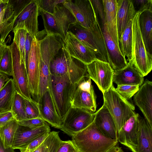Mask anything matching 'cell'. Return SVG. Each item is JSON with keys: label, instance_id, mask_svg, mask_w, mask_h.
<instances>
[{"label": "cell", "instance_id": "6da1fadb", "mask_svg": "<svg viewBox=\"0 0 152 152\" xmlns=\"http://www.w3.org/2000/svg\"><path fill=\"white\" fill-rule=\"evenodd\" d=\"M72 141L80 152H109L118 141L103 135L93 121L72 137Z\"/></svg>", "mask_w": 152, "mask_h": 152}, {"label": "cell", "instance_id": "7a4b0ae2", "mask_svg": "<svg viewBox=\"0 0 152 152\" xmlns=\"http://www.w3.org/2000/svg\"><path fill=\"white\" fill-rule=\"evenodd\" d=\"M68 31L93 52L97 59L110 64V58L98 18L90 28H85L77 22L69 26Z\"/></svg>", "mask_w": 152, "mask_h": 152}, {"label": "cell", "instance_id": "3957f363", "mask_svg": "<svg viewBox=\"0 0 152 152\" xmlns=\"http://www.w3.org/2000/svg\"><path fill=\"white\" fill-rule=\"evenodd\" d=\"M81 79L69 75L61 76L50 75L49 88L62 121L71 107L72 96L75 85Z\"/></svg>", "mask_w": 152, "mask_h": 152}, {"label": "cell", "instance_id": "277c9868", "mask_svg": "<svg viewBox=\"0 0 152 152\" xmlns=\"http://www.w3.org/2000/svg\"><path fill=\"white\" fill-rule=\"evenodd\" d=\"M63 3L56 6L53 14L40 9V15L42 18L47 35H58L64 41L69 26L77 21L72 14Z\"/></svg>", "mask_w": 152, "mask_h": 152}, {"label": "cell", "instance_id": "5b68a950", "mask_svg": "<svg viewBox=\"0 0 152 152\" xmlns=\"http://www.w3.org/2000/svg\"><path fill=\"white\" fill-rule=\"evenodd\" d=\"M137 12L132 21V58L130 62L144 77L152 69V55L147 50L141 34L139 22L140 14Z\"/></svg>", "mask_w": 152, "mask_h": 152}, {"label": "cell", "instance_id": "8992f818", "mask_svg": "<svg viewBox=\"0 0 152 152\" xmlns=\"http://www.w3.org/2000/svg\"><path fill=\"white\" fill-rule=\"evenodd\" d=\"M103 94V104L113 117L118 132L126 122L136 113L135 107L121 96L113 85Z\"/></svg>", "mask_w": 152, "mask_h": 152}, {"label": "cell", "instance_id": "52a82bcc", "mask_svg": "<svg viewBox=\"0 0 152 152\" xmlns=\"http://www.w3.org/2000/svg\"><path fill=\"white\" fill-rule=\"evenodd\" d=\"M49 68L50 74L56 76L69 75L81 78L87 73L86 65L71 57L64 45L51 60Z\"/></svg>", "mask_w": 152, "mask_h": 152}, {"label": "cell", "instance_id": "ba28073f", "mask_svg": "<svg viewBox=\"0 0 152 152\" xmlns=\"http://www.w3.org/2000/svg\"><path fill=\"white\" fill-rule=\"evenodd\" d=\"M9 46L12 61V76L15 90L24 99L31 101L33 99L29 88L26 62L21 57L19 50L14 40Z\"/></svg>", "mask_w": 152, "mask_h": 152}, {"label": "cell", "instance_id": "9c48e42d", "mask_svg": "<svg viewBox=\"0 0 152 152\" xmlns=\"http://www.w3.org/2000/svg\"><path fill=\"white\" fill-rule=\"evenodd\" d=\"M96 96L87 73L74 86L71 107L83 109L93 113L96 110Z\"/></svg>", "mask_w": 152, "mask_h": 152}, {"label": "cell", "instance_id": "30bf717a", "mask_svg": "<svg viewBox=\"0 0 152 152\" xmlns=\"http://www.w3.org/2000/svg\"><path fill=\"white\" fill-rule=\"evenodd\" d=\"M94 113L71 107L62 120L60 129L71 137L83 129L94 121Z\"/></svg>", "mask_w": 152, "mask_h": 152}, {"label": "cell", "instance_id": "8fae6325", "mask_svg": "<svg viewBox=\"0 0 152 152\" xmlns=\"http://www.w3.org/2000/svg\"><path fill=\"white\" fill-rule=\"evenodd\" d=\"M40 13L38 0H31L14 16L12 31L24 29L34 38L38 32V18Z\"/></svg>", "mask_w": 152, "mask_h": 152}, {"label": "cell", "instance_id": "7c38bea8", "mask_svg": "<svg viewBox=\"0 0 152 152\" xmlns=\"http://www.w3.org/2000/svg\"><path fill=\"white\" fill-rule=\"evenodd\" d=\"M40 58L39 41L35 37L31 42L26 67L31 96L36 100L39 94Z\"/></svg>", "mask_w": 152, "mask_h": 152}, {"label": "cell", "instance_id": "4fadbf2b", "mask_svg": "<svg viewBox=\"0 0 152 152\" xmlns=\"http://www.w3.org/2000/svg\"><path fill=\"white\" fill-rule=\"evenodd\" d=\"M63 4L73 15L77 23L85 28H91L98 19L90 0H65Z\"/></svg>", "mask_w": 152, "mask_h": 152}, {"label": "cell", "instance_id": "5bb4252c", "mask_svg": "<svg viewBox=\"0 0 152 152\" xmlns=\"http://www.w3.org/2000/svg\"><path fill=\"white\" fill-rule=\"evenodd\" d=\"M87 73L102 93L113 85L114 70L108 63L98 59L86 65Z\"/></svg>", "mask_w": 152, "mask_h": 152}, {"label": "cell", "instance_id": "9a60e30c", "mask_svg": "<svg viewBox=\"0 0 152 152\" xmlns=\"http://www.w3.org/2000/svg\"><path fill=\"white\" fill-rule=\"evenodd\" d=\"M41 118L52 126L60 129L62 121L57 112L50 90L49 89L36 100Z\"/></svg>", "mask_w": 152, "mask_h": 152}, {"label": "cell", "instance_id": "2e32d148", "mask_svg": "<svg viewBox=\"0 0 152 152\" xmlns=\"http://www.w3.org/2000/svg\"><path fill=\"white\" fill-rule=\"evenodd\" d=\"M40 48L41 58L38 97L49 89L50 75V64L52 58L58 51L55 47L48 44L42 45L40 46Z\"/></svg>", "mask_w": 152, "mask_h": 152}, {"label": "cell", "instance_id": "e0dca14e", "mask_svg": "<svg viewBox=\"0 0 152 152\" xmlns=\"http://www.w3.org/2000/svg\"><path fill=\"white\" fill-rule=\"evenodd\" d=\"M135 113L125 123L118 132V141L132 152H138L139 118Z\"/></svg>", "mask_w": 152, "mask_h": 152}, {"label": "cell", "instance_id": "ac0fdd59", "mask_svg": "<svg viewBox=\"0 0 152 152\" xmlns=\"http://www.w3.org/2000/svg\"><path fill=\"white\" fill-rule=\"evenodd\" d=\"M64 42L65 48L70 56L86 65L97 59L93 52L69 31Z\"/></svg>", "mask_w": 152, "mask_h": 152}, {"label": "cell", "instance_id": "d6986e66", "mask_svg": "<svg viewBox=\"0 0 152 152\" xmlns=\"http://www.w3.org/2000/svg\"><path fill=\"white\" fill-rule=\"evenodd\" d=\"M140 86L134 101L152 127V82L146 79Z\"/></svg>", "mask_w": 152, "mask_h": 152}, {"label": "cell", "instance_id": "ffe728a7", "mask_svg": "<svg viewBox=\"0 0 152 152\" xmlns=\"http://www.w3.org/2000/svg\"><path fill=\"white\" fill-rule=\"evenodd\" d=\"M50 131V127L47 124L35 128H31L19 124L15 135L12 148L20 151L25 149L35 139Z\"/></svg>", "mask_w": 152, "mask_h": 152}, {"label": "cell", "instance_id": "44dd1931", "mask_svg": "<svg viewBox=\"0 0 152 152\" xmlns=\"http://www.w3.org/2000/svg\"><path fill=\"white\" fill-rule=\"evenodd\" d=\"M94 113V121L100 132L106 137L118 140V132L115 123L105 105L103 104Z\"/></svg>", "mask_w": 152, "mask_h": 152}, {"label": "cell", "instance_id": "7402d4cb", "mask_svg": "<svg viewBox=\"0 0 152 152\" xmlns=\"http://www.w3.org/2000/svg\"><path fill=\"white\" fill-rule=\"evenodd\" d=\"M102 29L110 59L109 64L114 71L124 68L128 64L126 58L122 54L120 48L108 33L105 26H102Z\"/></svg>", "mask_w": 152, "mask_h": 152}, {"label": "cell", "instance_id": "603a6c76", "mask_svg": "<svg viewBox=\"0 0 152 152\" xmlns=\"http://www.w3.org/2000/svg\"><path fill=\"white\" fill-rule=\"evenodd\" d=\"M144 80V77L129 62L124 68L114 71L113 82L117 86L128 85L140 86Z\"/></svg>", "mask_w": 152, "mask_h": 152}, {"label": "cell", "instance_id": "cb8c5ba5", "mask_svg": "<svg viewBox=\"0 0 152 152\" xmlns=\"http://www.w3.org/2000/svg\"><path fill=\"white\" fill-rule=\"evenodd\" d=\"M102 1L105 19L104 26H105L109 34L119 47L117 23V0H102Z\"/></svg>", "mask_w": 152, "mask_h": 152}, {"label": "cell", "instance_id": "d4e9b609", "mask_svg": "<svg viewBox=\"0 0 152 152\" xmlns=\"http://www.w3.org/2000/svg\"><path fill=\"white\" fill-rule=\"evenodd\" d=\"M117 23L119 40L131 16L133 14L136 13L131 0H117Z\"/></svg>", "mask_w": 152, "mask_h": 152}, {"label": "cell", "instance_id": "484cf974", "mask_svg": "<svg viewBox=\"0 0 152 152\" xmlns=\"http://www.w3.org/2000/svg\"><path fill=\"white\" fill-rule=\"evenodd\" d=\"M138 152H152V127L144 118L139 117Z\"/></svg>", "mask_w": 152, "mask_h": 152}, {"label": "cell", "instance_id": "4316f807", "mask_svg": "<svg viewBox=\"0 0 152 152\" xmlns=\"http://www.w3.org/2000/svg\"><path fill=\"white\" fill-rule=\"evenodd\" d=\"M139 22L141 34L146 49L152 55V10H146L141 13L140 15Z\"/></svg>", "mask_w": 152, "mask_h": 152}, {"label": "cell", "instance_id": "83f0119b", "mask_svg": "<svg viewBox=\"0 0 152 152\" xmlns=\"http://www.w3.org/2000/svg\"><path fill=\"white\" fill-rule=\"evenodd\" d=\"M136 13L131 16L127 25L119 39L120 50L124 56L127 58V61H130L132 58V21Z\"/></svg>", "mask_w": 152, "mask_h": 152}, {"label": "cell", "instance_id": "f1b7e54d", "mask_svg": "<svg viewBox=\"0 0 152 152\" xmlns=\"http://www.w3.org/2000/svg\"><path fill=\"white\" fill-rule=\"evenodd\" d=\"M15 91L13 80L10 78L0 91V114L11 111Z\"/></svg>", "mask_w": 152, "mask_h": 152}, {"label": "cell", "instance_id": "f546056e", "mask_svg": "<svg viewBox=\"0 0 152 152\" xmlns=\"http://www.w3.org/2000/svg\"><path fill=\"white\" fill-rule=\"evenodd\" d=\"M59 132H50L43 142L36 148L30 150L31 152H56L62 141Z\"/></svg>", "mask_w": 152, "mask_h": 152}, {"label": "cell", "instance_id": "4dcf8cb0", "mask_svg": "<svg viewBox=\"0 0 152 152\" xmlns=\"http://www.w3.org/2000/svg\"><path fill=\"white\" fill-rule=\"evenodd\" d=\"M18 125L15 119L0 127V137L5 148L12 147Z\"/></svg>", "mask_w": 152, "mask_h": 152}, {"label": "cell", "instance_id": "1f68e13d", "mask_svg": "<svg viewBox=\"0 0 152 152\" xmlns=\"http://www.w3.org/2000/svg\"><path fill=\"white\" fill-rule=\"evenodd\" d=\"M11 111L14 115L15 119L18 122L26 119L24 99L16 90Z\"/></svg>", "mask_w": 152, "mask_h": 152}, {"label": "cell", "instance_id": "d6a6232c", "mask_svg": "<svg viewBox=\"0 0 152 152\" xmlns=\"http://www.w3.org/2000/svg\"><path fill=\"white\" fill-rule=\"evenodd\" d=\"M12 61L9 46L6 45L0 61V72L12 76Z\"/></svg>", "mask_w": 152, "mask_h": 152}, {"label": "cell", "instance_id": "836d02e7", "mask_svg": "<svg viewBox=\"0 0 152 152\" xmlns=\"http://www.w3.org/2000/svg\"><path fill=\"white\" fill-rule=\"evenodd\" d=\"M14 33V40L19 50L22 58L25 62V44L27 31L24 29H18L13 31Z\"/></svg>", "mask_w": 152, "mask_h": 152}, {"label": "cell", "instance_id": "e575fe53", "mask_svg": "<svg viewBox=\"0 0 152 152\" xmlns=\"http://www.w3.org/2000/svg\"><path fill=\"white\" fill-rule=\"evenodd\" d=\"M14 14L8 16L0 22V42L4 43L10 32L12 30Z\"/></svg>", "mask_w": 152, "mask_h": 152}, {"label": "cell", "instance_id": "d590c367", "mask_svg": "<svg viewBox=\"0 0 152 152\" xmlns=\"http://www.w3.org/2000/svg\"><path fill=\"white\" fill-rule=\"evenodd\" d=\"M26 119L41 118L37 102L34 100L28 101L24 99Z\"/></svg>", "mask_w": 152, "mask_h": 152}, {"label": "cell", "instance_id": "8d00e7d4", "mask_svg": "<svg viewBox=\"0 0 152 152\" xmlns=\"http://www.w3.org/2000/svg\"><path fill=\"white\" fill-rule=\"evenodd\" d=\"M139 85H119L115 88L117 92L123 98L128 100L137 93L139 89Z\"/></svg>", "mask_w": 152, "mask_h": 152}, {"label": "cell", "instance_id": "74e56055", "mask_svg": "<svg viewBox=\"0 0 152 152\" xmlns=\"http://www.w3.org/2000/svg\"><path fill=\"white\" fill-rule=\"evenodd\" d=\"M65 0H38L39 8L41 10L50 14H53L56 6L64 3Z\"/></svg>", "mask_w": 152, "mask_h": 152}, {"label": "cell", "instance_id": "f35d334b", "mask_svg": "<svg viewBox=\"0 0 152 152\" xmlns=\"http://www.w3.org/2000/svg\"><path fill=\"white\" fill-rule=\"evenodd\" d=\"M97 17H99L102 27L105 24V15L102 0H90Z\"/></svg>", "mask_w": 152, "mask_h": 152}, {"label": "cell", "instance_id": "ab89813d", "mask_svg": "<svg viewBox=\"0 0 152 152\" xmlns=\"http://www.w3.org/2000/svg\"><path fill=\"white\" fill-rule=\"evenodd\" d=\"M134 10L142 13L148 10H152V0H131Z\"/></svg>", "mask_w": 152, "mask_h": 152}, {"label": "cell", "instance_id": "60d3db41", "mask_svg": "<svg viewBox=\"0 0 152 152\" xmlns=\"http://www.w3.org/2000/svg\"><path fill=\"white\" fill-rule=\"evenodd\" d=\"M19 125L31 128H35L44 126L46 123L41 118L23 120L18 122Z\"/></svg>", "mask_w": 152, "mask_h": 152}, {"label": "cell", "instance_id": "b9f144b4", "mask_svg": "<svg viewBox=\"0 0 152 152\" xmlns=\"http://www.w3.org/2000/svg\"><path fill=\"white\" fill-rule=\"evenodd\" d=\"M78 150L72 140L62 141L56 152H78Z\"/></svg>", "mask_w": 152, "mask_h": 152}, {"label": "cell", "instance_id": "7bdbcfd3", "mask_svg": "<svg viewBox=\"0 0 152 152\" xmlns=\"http://www.w3.org/2000/svg\"><path fill=\"white\" fill-rule=\"evenodd\" d=\"M50 132H46L35 139L25 149L31 150L38 147L48 137Z\"/></svg>", "mask_w": 152, "mask_h": 152}, {"label": "cell", "instance_id": "ee69618b", "mask_svg": "<svg viewBox=\"0 0 152 152\" xmlns=\"http://www.w3.org/2000/svg\"><path fill=\"white\" fill-rule=\"evenodd\" d=\"M15 119L11 111L0 114V127Z\"/></svg>", "mask_w": 152, "mask_h": 152}, {"label": "cell", "instance_id": "f6af8a7d", "mask_svg": "<svg viewBox=\"0 0 152 152\" xmlns=\"http://www.w3.org/2000/svg\"><path fill=\"white\" fill-rule=\"evenodd\" d=\"M9 76L2 73L0 74V91L2 88L10 78Z\"/></svg>", "mask_w": 152, "mask_h": 152}, {"label": "cell", "instance_id": "bcb514c9", "mask_svg": "<svg viewBox=\"0 0 152 152\" xmlns=\"http://www.w3.org/2000/svg\"><path fill=\"white\" fill-rule=\"evenodd\" d=\"M0 152H15L12 147L5 148L0 137Z\"/></svg>", "mask_w": 152, "mask_h": 152}, {"label": "cell", "instance_id": "7dc6e473", "mask_svg": "<svg viewBox=\"0 0 152 152\" xmlns=\"http://www.w3.org/2000/svg\"><path fill=\"white\" fill-rule=\"evenodd\" d=\"M9 4V0H1L0 2V12L4 10Z\"/></svg>", "mask_w": 152, "mask_h": 152}, {"label": "cell", "instance_id": "c3c4849f", "mask_svg": "<svg viewBox=\"0 0 152 152\" xmlns=\"http://www.w3.org/2000/svg\"><path fill=\"white\" fill-rule=\"evenodd\" d=\"M6 45L5 42L1 43L0 42V61L3 54L4 48Z\"/></svg>", "mask_w": 152, "mask_h": 152}, {"label": "cell", "instance_id": "681fc988", "mask_svg": "<svg viewBox=\"0 0 152 152\" xmlns=\"http://www.w3.org/2000/svg\"><path fill=\"white\" fill-rule=\"evenodd\" d=\"M109 152H123L121 148L117 145Z\"/></svg>", "mask_w": 152, "mask_h": 152}, {"label": "cell", "instance_id": "f907efd6", "mask_svg": "<svg viewBox=\"0 0 152 152\" xmlns=\"http://www.w3.org/2000/svg\"><path fill=\"white\" fill-rule=\"evenodd\" d=\"M20 152H31L30 150L27 149H24L20 151Z\"/></svg>", "mask_w": 152, "mask_h": 152}, {"label": "cell", "instance_id": "816d5d0a", "mask_svg": "<svg viewBox=\"0 0 152 152\" xmlns=\"http://www.w3.org/2000/svg\"><path fill=\"white\" fill-rule=\"evenodd\" d=\"M1 1V0H0V2Z\"/></svg>", "mask_w": 152, "mask_h": 152}, {"label": "cell", "instance_id": "f5cc1de1", "mask_svg": "<svg viewBox=\"0 0 152 152\" xmlns=\"http://www.w3.org/2000/svg\"><path fill=\"white\" fill-rule=\"evenodd\" d=\"M78 152H80V151H78Z\"/></svg>", "mask_w": 152, "mask_h": 152}, {"label": "cell", "instance_id": "db71d44e", "mask_svg": "<svg viewBox=\"0 0 152 152\" xmlns=\"http://www.w3.org/2000/svg\"><path fill=\"white\" fill-rule=\"evenodd\" d=\"M1 73V72H0V74Z\"/></svg>", "mask_w": 152, "mask_h": 152}]
</instances>
